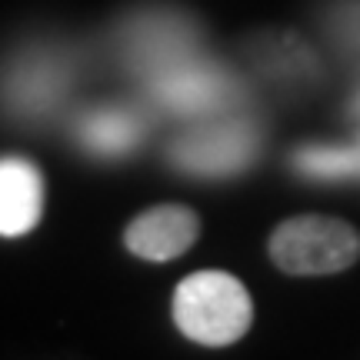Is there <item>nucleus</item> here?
<instances>
[{
	"label": "nucleus",
	"instance_id": "nucleus-1",
	"mask_svg": "<svg viewBox=\"0 0 360 360\" xmlns=\"http://www.w3.org/2000/svg\"><path fill=\"white\" fill-rule=\"evenodd\" d=\"M254 300L227 270H197L177 283L174 323L200 347H231L250 330Z\"/></svg>",
	"mask_w": 360,
	"mask_h": 360
},
{
	"label": "nucleus",
	"instance_id": "nucleus-2",
	"mask_svg": "<svg viewBox=\"0 0 360 360\" xmlns=\"http://www.w3.org/2000/svg\"><path fill=\"white\" fill-rule=\"evenodd\" d=\"M270 260L294 277L340 274L360 260V233L347 220L327 214H300L270 233Z\"/></svg>",
	"mask_w": 360,
	"mask_h": 360
},
{
	"label": "nucleus",
	"instance_id": "nucleus-3",
	"mask_svg": "<svg viewBox=\"0 0 360 360\" xmlns=\"http://www.w3.org/2000/svg\"><path fill=\"white\" fill-rule=\"evenodd\" d=\"M197 237H200V217L193 207L160 204L130 220L124 231V247L141 260L167 264L184 257Z\"/></svg>",
	"mask_w": 360,
	"mask_h": 360
},
{
	"label": "nucleus",
	"instance_id": "nucleus-4",
	"mask_svg": "<svg viewBox=\"0 0 360 360\" xmlns=\"http://www.w3.org/2000/svg\"><path fill=\"white\" fill-rule=\"evenodd\" d=\"M44 214V177L24 157L0 160V237H20Z\"/></svg>",
	"mask_w": 360,
	"mask_h": 360
},
{
	"label": "nucleus",
	"instance_id": "nucleus-5",
	"mask_svg": "<svg viewBox=\"0 0 360 360\" xmlns=\"http://www.w3.org/2000/svg\"><path fill=\"white\" fill-rule=\"evenodd\" d=\"M300 167L314 170V174H347L357 167V157L344 154V150H307L300 154Z\"/></svg>",
	"mask_w": 360,
	"mask_h": 360
}]
</instances>
